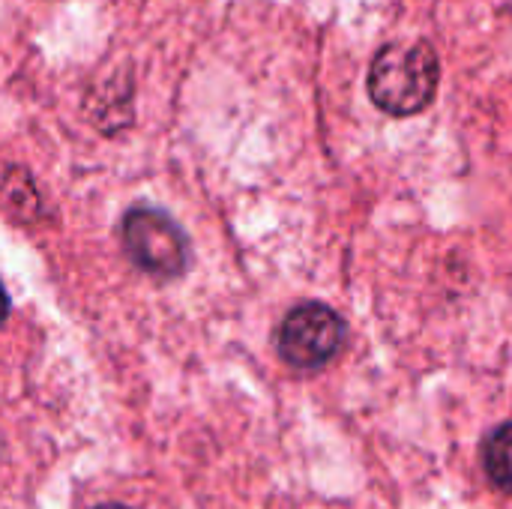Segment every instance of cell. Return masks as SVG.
I'll use <instances>...</instances> for the list:
<instances>
[{"mask_svg":"<svg viewBox=\"0 0 512 509\" xmlns=\"http://www.w3.org/2000/svg\"><path fill=\"white\" fill-rule=\"evenodd\" d=\"M120 234L129 258L153 276H180L189 264L183 228L156 207H132L123 216Z\"/></svg>","mask_w":512,"mask_h":509,"instance_id":"obj_2","label":"cell"},{"mask_svg":"<svg viewBox=\"0 0 512 509\" xmlns=\"http://www.w3.org/2000/svg\"><path fill=\"white\" fill-rule=\"evenodd\" d=\"M345 342L342 318L324 303H303L291 309L279 327V354L294 369H321Z\"/></svg>","mask_w":512,"mask_h":509,"instance_id":"obj_3","label":"cell"},{"mask_svg":"<svg viewBox=\"0 0 512 509\" xmlns=\"http://www.w3.org/2000/svg\"><path fill=\"white\" fill-rule=\"evenodd\" d=\"M6 315H9V297H6V291L0 285V324L6 321Z\"/></svg>","mask_w":512,"mask_h":509,"instance_id":"obj_5","label":"cell"},{"mask_svg":"<svg viewBox=\"0 0 512 509\" xmlns=\"http://www.w3.org/2000/svg\"><path fill=\"white\" fill-rule=\"evenodd\" d=\"M96 509H132V507H123V504H102V507Z\"/></svg>","mask_w":512,"mask_h":509,"instance_id":"obj_6","label":"cell"},{"mask_svg":"<svg viewBox=\"0 0 512 509\" xmlns=\"http://www.w3.org/2000/svg\"><path fill=\"white\" fill-rule=\"evenodd\" d=\"M438 90V57L432 45H384L369 69V96L372 102L393 114L411 117L420 114Z\"/></svg>","mask_w":512,"mask_h":509,"instance_id":"obj_1","label":"cell"},{"mask_svg":"<svg viewBox=\"0 0 512 509\" xmlns=\"http://www.w3.org/2000/svg\"><path fill=\"white\" fill-rule=\"evenodd\" d=\"M483 468L489 480L501 489L512 492V423L498 426L483 447Z\"/></svg>","mask_w":512,"mask_h":509,"instance_id":"obj_4","label":"cell"}]
</instances>
